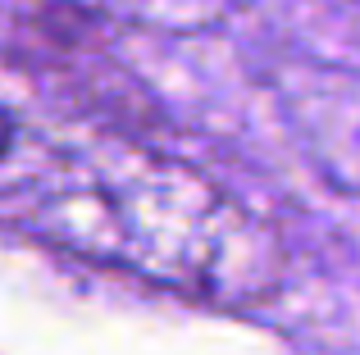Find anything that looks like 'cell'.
<instances>
[{
  "label": "cell",
  "mask_w": 360,
  "mask_h": 355,
  "mask_svg": "<svg viewBox=\"0 0 360 355\" xmlns=\"http://www.w3.org/2000/svg\"><path fill=\"white\" fill-rule=\"evenodd\" d=\"M23 223L82 260L214 305H260L283 246L224 187L150 151L64 155L23 187Z\"/></svg>",
  "instance_id": "6da1fadb"
},
{
  "label": "cell",
  "mask_w": 360,
  "mask_h": 355,
  "mask_svg": "<svg viewBox=\"0 0 360 355\" xmlns=\"http://www.w3.org/2000/svg\"><path fill=\"white\" fill-rule=\"evenodd\" d=\"M9 151H14V119L0 109V160H5Z\"/></svg>",
  "instance_id": "7a4b0ae2"
}]
</instances>
